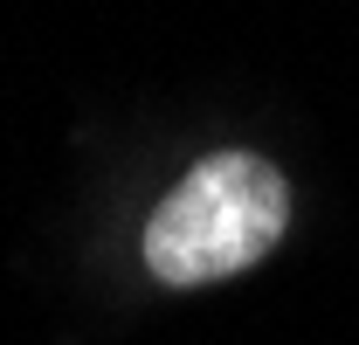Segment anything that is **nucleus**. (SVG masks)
I'll list each match as a JSON object with an SVG mask.
<instances>
[{"label":"nucleus","instance_id":"1","mask_svg":"<svg viewBox=\"0 0 359 345\" xmlns=\"http://www.w3.org/2000/svg\"><path fill=\"white\" fill-rule=\"evenodd\" d=\"M290 228V187L263 152H208L145 221V269L166 290H201L263 262Z\"/></svg>","mask_w":359,"mask_h":345}]
</instances>
